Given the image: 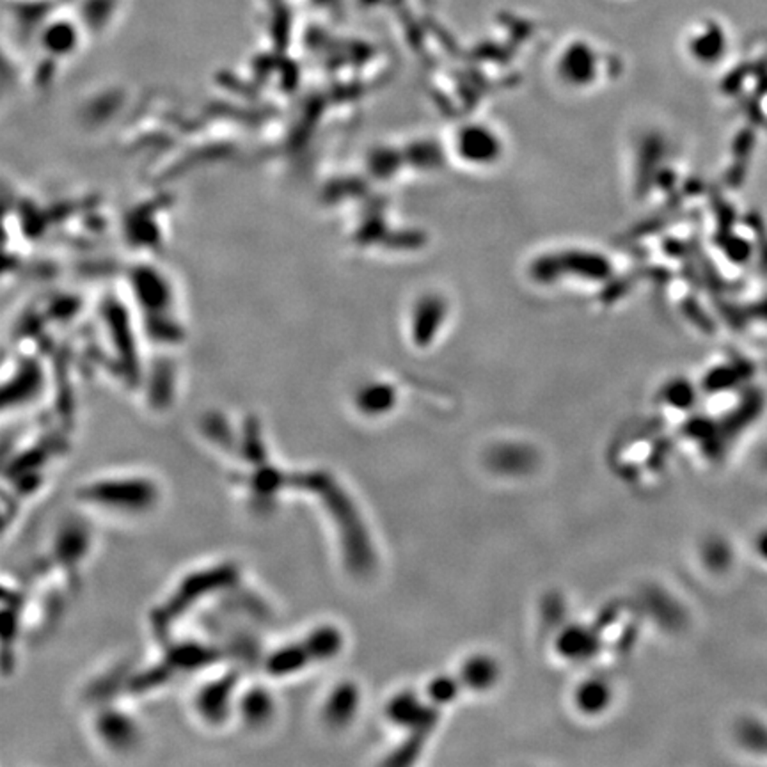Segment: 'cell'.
<instances>
[{
	"label": "cell",
	"instance_id": "1",
	"mask_svg": "<svg viewBox=\"0 0 767 767\" xmlns=\"http://www.w3.org/2000/svg\"><path fill=\"white\" fill-rule=\"evenodd\" d=\"M86 501L121 514H144L158 499L156 485L144 478L98 481L82 490Z\"/></svg>",
	"mask_w": 767,
	"mask_h": 767
},
{
	"label": "cell",
	"instance_id": "2",
	"mask_svg": "<svg viewBox=\"0 0 767 767\" xmlns=\"http://www.w3.org/2000/svg\"><path fill=\"white\" fill-rule=\"evenodd\" d=\"M453 146L457 156L473 167H490L503 155V141L497 132L481 123L462 127L455 136Z\"/></svg>",
	"mask_w": 767,
	"mask_h": 767
},
{
	"label": "cell",
	"instance_id": "3",
	"mask_svg": "<svg viewBox=\"0 0 767 767\" xmlns=\"http://www.w3.org/2000/svg\"><path fill=\"white\" fill-rule=\"evenodd\" d=\"M233 695H235L233 680H228V678L215 680V682L201 687V691H197L195 711L206 721L219 723V721L226 718L232 713V709L235 707Z\"/></svg>",
	"mask_w": 767,
	"mask_h": 767
},
{
	"label": "cell",
	"instance_id": "4",
	"mask_svg": "<svg viewBox=\"0 0 767 767\" xmlns=\"http://www.w3.org/2000/svg\"><path fill=\"white\" fill-rule=\"evenodd\" d=\"M389 716L421 737L429 735L437 721V713L431 707H425L414 695L396 696L389 705Z\"/></svg>",
	"mask_w": 767,
	"mask_h": 767
},
{
	"label": "cell",
	"instance_id": "5",
	"mask_svg": "<svg viewBox=\"0 0 767 767\" xmlns=\"http://www.w3.org/2000/svg\"><path fill=\"white\" fill-rule=\"evenodd\" d=\"M593 62V55L588 48H571L560 62V75L573 88H586L595 80Z\"/></svg>",
	"mask_w": 767,
	"mask_h": 767
},
{
	"label": "cell",
	"instance_id": "6",
	"mask_svg": "<svg viewBox=\"0 0 767 767\" xmlns=\"http://www.w3.org/2000/svg\"><path fill=\"white\" fill-rule=\"evenodd\" d=\"M359 705V691L354 684H339L324 704V719L333 726H343L354 718Z\"/></svg>",
	"mask_w": 767,
	"mask_h": 767
},
{
	"label": "cell",
	"instance_id": "7",
	"mask_svg": "<svg viewBox=\"0 0 767 767\" xmlns=\"http://www.w3.org/2000/svg\"><path fill=\"white\" fill-rule=\"evenodd\" d=\"M304 647L313 658V663L329 661L341 650L343 638L335 627H320L317 630H311V634L304 641Z\"/></svg>",
	"mask_w": 767,
	"mask_h": 767
},
{
	"label": "cell",
	"instance_id": "8",
	"mask_svg": "<svg viewBox=\"0 0 767 767\" xmlns=\"http://www.w3.org/2000/svg\"><path fill=\"white\" fill-rule=\"evenodd\" d=\"M313 663V658L309 656L308 649L302 645H289L278 652H274L272 658H269L267 671L272 675H291L295 671H300L304 667Z\"/></svg>",
	"mask_w": 767,
	"mask_h": 767
},
{
	"label": "cell",
	"instance_id": "9",
	"mask_svg": "<svg viewBox=\"0 0 767 767\" xmlns=\"http://www.w3.org/2000/svg\"><path fill=\"white\" fill-rule=\"evenodd\" d=\"M272 698L263 689H251L240 698V713L251 724H261L272 715Z\"/></svg>",
	"mask_w": 767,
	"mask_h": 767
},
{
	"label": "cell",
	"instance_id": "10",
	"mask_svg": "<svg viewBox=\"0 0 767 767\" xmlns=\"http://www.w3.org/2000/svg\"><path fill=\"white\" fill-rule=\"evenodd\" d=\"M499 675L496 663L490 658L478 656L469 659L462 668L464 682L473 689H488Z\"/></svg>",
	"mask_w": 767,
	"mask_h": 767
},
{
	"label": "cell",
	"instance_id": "11",
	"mask_svg": "<svg viewBox=\"0 0 767 767\" xmlns=\"http://www.w3.org/2000/svg\"><path fill=\"white\" fill-rule=\"evenodd\" d=\"M577 705L584 713H601L610 704V687L601 680H588L577 691Z\"/></svg>",
	"mask_w": 767,
	"mask_h": 767
},
{
	"label": "cell",
	"instance_id": "12",
	"mask_svg": "<svg viewBox=\"0 0 767 767\" xmlns=\"http://www.w3.org/2000/svg\"><path fill=\"white\" fill-rule=\"evenodd\" d=\"M560 650L567 658L584 659L595 650V639L584 629H569L560 638Z\"/></svg>",
	"mask_w": 767,
	"mask_h": 767
},
{
	"label": "cell",
	"instance_id": "13",
	"mask_svg": "<svg viewBox=\"0 0 767 767\" xmlns=\"http://www.w3.org/2000/svg\"><path fill=\"white\" fill-rule=\"evenodd\" d=\"M529 459H533V457L527 455L525 448L508 446V448H501V450L496 451V455L492 457V464L496 468H499L501 471L517 473V471H525V468L529 466Z\"/></svg>",
	"mask_w": 767,
	"mask_h": 767
},
{
	"label": "cell",
	"instance_id": "14",
	"mask_svg": "<svg viewBox=\"0 0 767 767\" xmlns=\"http://www.w3.org/2000/svg\"><path fill=\"white\" fill-rule=\"evenodd\" d=\"M393 405V391L387 385L368 387L361 394V407L368 414H381Z\"/></svg>",
	"mask_w": 767,
	"mask_h": 767
},
{
	"label": "cell",
	"instance_id": "15",
	"mask_svg": "<svg viewBox=\"0 0 767 767\" xmlns=\"http://www.w3.org/2000/svg\"><path fill=\"white\" fill-rule=\"evenodd\" d=\"M457 689H459V686H457V682L453 678H450V677H439V678H435L431 682V687H429V693H431V698L433 702L446 704V702H450V700L455 698Z\"/></svg>",
	"mask_w": 767,
	"mask_h": 767
}]
</instances>
